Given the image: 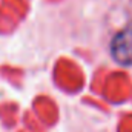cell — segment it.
<instances>
[{"label": "cell", "instance_id": "6da1fadb", "mask_svg": "<svg viewBox=\"0 0 132 132\" xmlns=\"http://www.w3.org/2000/svg\"><path fill=\"white\" fill-rule=\"evenodd\" d=\"M111 54L115 62L132 66V26L117 34L111 43Z\"/></svg>", "mask_w": 132, "mask_h": 132}]
</instances>
